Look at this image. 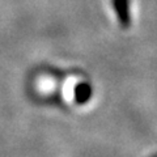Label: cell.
<instances>
[{"instance_id":"cell-1","label":"cell","mask_w":157,"mask_h":157,"mask_svg":"<svg viewBox=\"0 0 157 157\" xmlns=\"http://www.w3.org/2000/svg\"><path fill=\"white\" fill-rule=\"evenodd\" d=\"M113 7L115 9L118 21L123 28H128L131 24L130 3L128 0H113Z\"/></svg>"},{"instance_id":"cell-2","label":"cell","mask_w":157,"mask_h":157,"mask_svg":"<svg viewBox=\"0 0 157 157\" xmlns=\"http://www.w3.org/2000/svg\"><path fill=\"white\" fill-rule=\"evenodd\" d=\"M93 96V88L89 82H78L75 86V92H73V97L77 104H86L88 101Z\"/></svg>"}]
</instances>
